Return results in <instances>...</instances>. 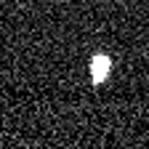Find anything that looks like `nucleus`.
Segmentation results:
<instances>
[{
	"label": "nucleus",
	"instance_id": "1",
	"mask_svg": "<svg viewBox=\"0 0 149 149\" xmlns=\"http://www.w3.org/2000/svg\"><path fill=\"white\" fill-rule=\"evenodd\" d=\"M107 69H109V61H107V59H104V61L99 59V61H96V67H93V72H96V77H101V72L107 74Z\"/></svg>",
	"mask_w": 149,
	"mask_h": 149
}]
</instances>
